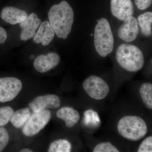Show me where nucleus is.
<instances>
[{
  "label": "nucleus",
  "mask_w": 152,
  "mask_h": 152,
  "mask_svg": "<svg viewBox=\"0 0 152 152\" xmlns=\"http://www.w3.org/2000/svg\"><path fill=\"white\" fill-rule=\"evenodd\" d=\"M91 36H93V34H91Z\"/></svg>",
  "instance_id": "nucleus-30"
},
{
  "label": "nucleus",
  "mask_w": 152,
  "mask_h": 152,
  "mask_svg": "<svg viewBox=\"0 0 152 152\" xmlns=\"http://www.w3.org/2000/svg\"><path fill=\"white\" fill-rule=\"evenodd\" d=\"M9 135L5 128L0 127V152L2 151L7 145L9 142Z\"/></svg>",
  "instance_id": "nucleus-22"
},
{
  "label": "nucleus",
  "mask_w": 152,
  "mask_h": 152,
  "mask_svg": "<svg viewBox=\"0 0 152 152\" xmlns=\"http://www.w3.org/2000/svg\"><path fill=\"white\" fill-rule=\"evenodd\" d=\"M139 30L137 20L132 16L124 21V23L118 30V36L126 42H131L136 39Z\"/></svg>",
  "instance_id": "nucleus-9"
},
{
  "label": "nucleus",
  "mask_w": 152,
  "mask_h": 152,
  "mask_svg": "<svg viewBox=\"0 0 152 152\" xmlns=\"http://www.w3.org/2000/svg\"><path fill=\"white\" fill-rule=\"evenodd\" d=\"M120 151L110 142L98 144L93 150L94 152H119Z\"/></svg>",
  "instance_id": "nucleus-21"
},
{
  "label": "nucleus",
  "mask_w": 152,
  "mask_h": 152,
  "mask_svg": "<svg viewBox=\"0 0 152 152\" xmlns=\"http://www.w3.org/2000/svg\"><path fill=\"white\" fill-rule=\"evenodd\" d=\"M50 111L45 110L31 114L24 125L22 132L24 135L31 137L37 134L45 127L51 118Z\"/></svg>",
  "instance_id": "nucleus-5"
},
{
  "label": "nucleus",
  "mask_w": 152,
  "mask_h": 152,
  "mask_svg": "<svg viewBox=\"0 0 152 152\" xmlns=\"http://www.w3.org/2000/svg\"><path fill=\"white\" fill-rule=\"evenodd\" d=\"M13 113V109L11 107H0V126H4L9 123Z\"/></svg>",
  "instance_id": "nucleus-20"
},
{
  "label": "nucleus",
  "mask_w": 152,
  "mask_h": 152,
  "mask_svg": "<svg viewBox=\"0 0 152 152\" xmlns=\"http://www.w3.org/2000/svg\"><path fill=\"white\" fill-rule=\"evenodd\" d=\"M28 16L26 11L12 7H6L1 12L2 19L11 25L20 23Z\"/></svg>",
  "instance_id": "nucleus-14"
},
{
  "label": "nucleus",
  "mask_w": 152,
  "mask_h": 152,
  "mask_svg": "<svg viewBox=\"0 0 152 152\" xmlns=\"http://www.w3.org/2000/svg\"><path fill=\"white\" fill-rule=\"evenodd\" d=\"M60 60L59 55L56 53L41 55L36 58L34 66L38 72L43 73L56 67L59 64Z\"/></svg>",
  "instance_id": "nucleus-10"
},
{
  "label": "nucleus",
  "mask_w": 152,
  "mask_h": 152,
  "mask_svg": "<svg viewBox=\"0 0 152 152\" xmlns=\"http://www.w3.org/2000/svg\"><path fill=\"white\" fill-rule=\"evenodd\" d=\"M83 86L87 94L97 100L105 99L110 92L107 83L96 76H91L87 78L83 83Z\"/></svg>",
  "instance_id": "nucleus-6"
},
{
  "label": "nucleus",
  "mask_w": 152,
  "mask_h": 152,
  "mask_svg": "<svg viewBox=\"0 0 152 152\" xmlns=\"http://www.w3.org/2000/svg\"><path fill=\"white\" fill-rule=\"evenodd\" d=\"M140 93L144 104L148 108L152 109V85L151 83L142 84L140 89Z\"/></svg>",
  "instance_id": "nucleus-18"
},
{
  "label": "nucleus",
  "mask_w": 152,
  "mask_h": 152,
  "mask_svg": "<svg viewBox=\"0 0 152 152\" xmlns=\"http://www.w3.org/2000/svg\"><path fill=\"white\" fill-rule=\"evenodd\" d=\"M99 20H97V22H99Z\"/></svg>",
  "instance_id": "nucleus-29"
},
{
  "label": "nucleus",
  "mask_w": 152,
  "mask_h": 152,
  "mask_svg": "<svg viewBox=\"0 0 152 152\" xmlns=\"http://www.w3.org/2000/svg\"><path fill=\"white\" fill-rule=\"evenodd\" d=\"M138 25L141 33L145 37L151 36L152 24V12H146L140 15L137 19Z\"/></svg>",
  "instance_id": "nucleus-17"
},
{
  "label": "nucleus",
  "mask_w": 152,
  "mask_h": 152,
  "mask_svg": "<svg viewBox=\"0 0 152 152\" xmlns=\"http://www.w3.org/2000/svg\"><path fill=\"white\" fill-rule=\"evenodd\" d=\"M20 152H32L33 151L32 150L28 148H24L23 149L20 151Z\"/></svg>",
  "instance_id": "nucleus-28"
},
{
  "label": "nucleus",
  "mask_w": 152,
  "mask_h": 152,
  "mask_svg": "<svg viewBox=\"0 0 152 152\" xmlns=\"http://www.w3.org/2000/svg\"><path fill=\"white\" fill-rule=\"evenodd\" d=\"M72 145L67 140L60 139L52 142L49 147V152H70Z\"/></svg>",
  "instance_id": "nucleus-19"
},
{
  "label": "nucleus",
  "mask_w": 152,
  "mask_h": 152,
  "mask_svg": "<svg viewBox=\"0 0 152 152\" xmlns=\"http://www.w3.org/2000/svg\"><path fill=\"white\" fill-rule=\"evenodd\" d=\"M42 21L34 13L30 14L24 20L20 23L22 29L20 36L21 40L26 41L33 38L35 35L36 30L39 27Z\"/></svg>",
  "instance_id": "nucleus-12"
},
{
  "label": "nucleus",
  "mask_w": 152,
  "mask_h": 152,
  "mask_svg": "<svg viewBox=\"0 0 152 152\" xmlns=\"http://www.w3.org/2000/svg\"><path fill=\"white\" fill-rule=\"evenodd\" d=\"M111 10L114 17L123 21L134 13L132 0H111Z\"/></svg>",
  "instance_id": "nucleus-11"
},
{
  "label": "nucleus",
  "mask_w": 152,
  "mask_h": 152,
  "mask_svg": "<svg viewBox=\"0 0 152 152\" xmlns=\"http://www.w3.org/2000/svg\"><path fill=\"white\" fill-rule=\"evenodd\" d=\"M116 57L120 66L128 72H138L143 67V54L138 48L134 45H120L117 49Z\"/></svg>",
  "instance_id": "nucleus-2"
},
{
  "label": "nucleus",
  "mask_w": 152,
  "mask_h": 152,
  "mask_svg": "<svg viewBox=\"0 0 152 152\" xmlns=\"http://www.w3.org/2000/svg\"><path fill=\"white\" fill-rule=\"evenodd\" d=\"M152 0H135V3L137 8L144 10L150 7Z\"/></svg>",
  "instance_id": "nucleus-24"
},
{
  "label": "nucleus",
  "mask_w": 152,
  "mask_h": 152,
  "mask_svg": "<svg viewBox=\"0 0 152 152\" xmlns=\"http://www.w3.org/2000/svg\"><path fill=\"white\" fill-rule=\"evenodd\" d=\"M61 104L58 96L48 94L39 96L29 104V107L34 113H38L48 109H57Z\"/></svg>",
  "instance_id": "nucleus-8"
},
{
  "label": "nucleus",
  "mask_w": 152,
  "mask_h": 152,
  "mask_svg": "<svg viewBox=\"0 0 152 152\" xmlns=\"http://www.w3.org/2000/svg\"><path fill=\"white\" fill-rule=\"evenodd\" d=\"M117 129L122 137L133 141L141 140L148 132V127L145 121L137 116L123 117L118 123Z\"/></svg>",
  "instance_id": "nucleus-3"
},
{
  "label": "nucleus",
  "mask_w": 152,
  "mask_h": 152,
  "mask_svg": "<svg viewBox=\"0 0 152 152\" xmlns=\"http://www.w3.org/2000/svg\"><path fill=\"white\" fill-rule=\"evenodd\" d=\"M91 111V110H88L85 112L84 113V122L86 124H88V123L91 121V114H90Z\"/></svg>",
  "instance_id": "nucleus-26"
},
{
  "label": "nucleus",
  "mask_w": 152,
  "mask_h": 152,
  "mask_svg": "<svg viewBox=\"0 0 152 152\" xmlns=\"http://www.w3.org/2000/svg\"><path fill=\"white\" fill-rule=\"evenodd\" d=\"M137 152H152V137L150 136L143 141L139 147Z\"/></svg>",
  "instance_id": "nucleus-23"
},
{
  "label": "nucleus",
  "mask_w": 152,
  "mask_h": 152,
  "mask_svg": "<svg viewBox=\"0 0 152 152\" xmlns=\"http://www.w3.org/2000/svg\"><path fill=\"white\" fill-rule=\"evenodd\" d=\"M114 37L108 21L104 18L99 20L95 27V49L101 56L105 57L113 52Z\"/></svg>",
  "instance_id": "nucleus-4"
},
{
  "label": "nucleus",
  "mask_w": 152,
  "mask_h": 152,
  "mask_svg": "<svg viewBox=\"0 0 152 152\" xmlns=\"http://www.w3.org/2000/svg\"><path fill=\"white\" fill-rule=\"evenodd\" d=\"M7 38V34L4 29L0 26V44H3L5 42Z\"/></svg>",
  "instance_id": "nucleus-25"
},
{
  "label": "nucleus",
  "mask_w": 152,
  "mask_h": 152,
  "mask_svg": "<svg viewBox=\"0 0 152 152\" xmlns=\"http://www.w3.org/2000/svg\"><path fill=\"white\" fill-rule=\"evenodd\" d=\"M23 85L19 79L13 77L0 78V102L13 100L21 91Z\"/></svg>",
  "instance_id": "nucleus-7"
},
{
  "label": "nucleus",
  "mask_w": 152,
  "mask_h": 152,
  "mask_svg": "<svg viewBox=\"0 0 152 152\" xmlns=\"http://www.w3.org/2000/svg\"><path fill=\"white\" fill-rule=\"evenodd\" d=\"M92 116L93 117V122H94V124H96V122H100V119L96 112L93 111Z\"/></svg>",
  "instance_id": "nucleus-27"
},
{
  "label": "nucleus",
  "mask_w": 152,
  "mask_h": 152,
  "mask_svg": "<svg viewBox=\"0 0 152 152\" xmlns=\"http://www.w3.org/2000/svg\"><path fill=\"white\" fill-rule=\"evenodd\" d=\"M31 115L30 108H24L14 112L10 121L15 127L19 129L23 126Z\"/></svg>",
  "instance_id": "nucleus-16"
},
{
  "label": "nucleus",
  "mask_w": 152,
  "mask_h": 152,
  "mask_svg": "<svg viewBox=\"0 0 152 152\" xmlns=\"http://www.w3.org/2000/svg\"><path fill=\"white\" fill-rule=\"evenodd\" d=\"M49 22L57 37L66 39L71 33L74 20L73 10L65 1L52 6L49 11Z\"/></svg>",
  "instance_id": "nucleus-1"
},
{
  "label": "nucleus",
  "mask_w": 152,
  "mask_h": 152,
  "mask_svg": "<svg viewBox=\"0 0 152 152\" xmlns=\"http://www.w3.org/2000/svg\"><path fill=\"white\" fill-rule=\"evenodd\" d=\"M58 118L64 121L67 127L72 128L76 124L80 118L79 112L70 107H64L56 113Z\"/></svg>",
  "instance_id": "nucleus-15"
},
{
  "label": "nucleus",
  "mask_w": 152,
  "mask_h": 152,
  "mask_svg": "<svg viewBox=\"0 0 152 152\" xmlns=\"http://www.w3.org/2000/svg\"><path fill=\"white\" fill-rule=\"evenodd\" d=\"M55 33L49 21L41 23L33 41L36 44L42 43L44 46L48 45L54 38Z\"/></svg>",
  "instance_id": "nucleus-13"
}]
</instances>
